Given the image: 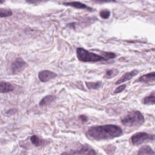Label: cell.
<instances>
[{
    "label": "cell",
    "instance_id": "obj_18",
    "mask_svg": "<svg viewBox=\"0 0 155 155\" xmlns=\"http://www.w3.org/2000/svg\"><path fill=\"white\" fill-rule=\"evenodd\" d=\"M30 140L31 143L36 147H39L41 144V141L40 140L39 138L36 135H33L31 136V137Z\"/></svg>",
    "mask_w": 155,
    "mask_h": 155
},
{
    "label": "cell",
    "instance_id": "obj_10",
    "mask_svg": "<svg viewBox=\"0 0 155 155\" xmlns=\"http://www.w3.org/2000/svg\"><path fill=\"white\" fill-rule=\"evenodd\" d=\"M14 87L9 82L1 81L0 84V92L1 93H8L13 91Z\"/></svg>",
    "mask_w": 155,
    "mask_h": 155
},
{
    "label": "cell",
    "instance_id": "obj_23",
    "mask_svg": "<svg viewBox=\"0 0 155 155\" xmlns=\"http://www.w3.org/2000/svg\"><path fill=\"white\" fill-rule=\"evenodd\" d=\"M126 87H127V85L126 84H123V85L117 87L114 91V93H116H116H119L121 92V91H123L126 88Z\"/></svg>",
    "mask_w": 155,
    "mask_h": 155
},
{
    "label": "cell",
    "instance_id": "obj_15",
    "mask_svg": "<svg viewBox=\"0 0 155 155\" xmlns=\"http://www.w3.org/2000/svg\"><path fill=\"white\" fill-rule=\"evenodd\" d=\"M119 74L118 71L116 69H110L107 71L105 74L104 78L107 79H111L114 77H116Z\"/></svg>",
    "mask_w": 155,
    "mask_h": 155
},
{
    "label": "cell",
    "instance_id": "obj_14",
    "mask_svg": "<svg viewBox=\"0 0 155 155\" xmlns=\"http://www.w3.org/2000/svg\"><path fill=\"white\" fill-rule=\"evenodd\" d=\"M143 103L148 105L155 104V91H153L143 100Z\"/></svg>",
    "mask_w": 155,
    "mask_h": 155
},
{
    "label": "cell",
    "instance_id": "obj_5",
    "mask_svg": "<svg viewBox=\"0 0 155 155\" xmlns=\"http://www.w3.org/2000/svg\"><path fill=\"white\" fill-rule=\"evenodd\" d=\"M28 65L22 59L17 58L12 65V71L14 74H18L23 71Z\"/></svg>",
    "mask_w": 155,
    "mask_h": 155
},
{
    "label": "cell",
    "instance_id": "obj_11",
    "mask_svg": "<svg viewBox=\"0 0 155 155\" xmlns=\"http://www.w3.org/2000/svg\"><path fill=\"white\" fill-rule=\"evenodd\" d=\"M155 81V71L143 75L139 78L138 81L143 82H152Z\"/></svg>",
    "mask_w": 155,
    "mask_h": 155
},
{
    "label": "cell",
    "instance_id": "obj_6",
    "mask_svg": "<svg viewBox=\"0 0 155 155\" xmlns=\"http://www.w3.org/2000/svg\"><path fill=\"white\" fill-rule=\"evenodd\" d=\"M58 75L55 72L49 70H43L40 71L38 77L40 81L43 82H47L57 77Z\"/></svg>",
    "mask_w": 155,
    "mask_h": 155
},
{
    "label": "cell",
    "instance_id": "obj_25",
    "mask_svg": "<svg viewBox=\"0 0 155 155\" xmlns=\"http://www.w3.org/2000/svg\"><path fill=\"white\" fill-rule=\"evenodd\" d=\"M1 1V3L2 4L3 2H5V0H0Z\"/></svg>",
    "mask_w": 155,
    "mask_h": 155
},
{
    "label": "cell",
    "instance_id": "obj_3",
    "mask_svg": "<svg viewBox=\"0 0 155 155\" xmlns=\"http://www.w3.org/2000/svg\"><path fill=\"white\" fill-rule=\"evenodd\" d=\"M76 52L77 58L79 60L83 62H97L107 60V59L102 56L90 52L82 48H78Z\"/></svg>",
    "mask_w": 155,
    "mask_h": 155
},
{
    "label": "cell",
    "instance_id": "obj_4",
    "mask_svg": "<svg viewBox=\"0 0 155 155\" xmlns=\"http://www.w3.org/2000/svg\"><path fill=\"white\" fill-rule=\"evenodd\" d=\"M131 140L133 145L138 146L148 140H155V135L146 132H137L131 137Z\"/></svg>",
    "mask_w": 155,
    "mask_h": 155
},
{
    "label": "cell",
    "instance_id": "obj_24",
    "mask_svg": "<svg viewBox=\"0 0 155 155\" xmlns=\"http://www.w3.org/2000/svg\"><path fill=\"white\" fill-rule=\"evenodd\" d=\"M79 120L82 122H84V123H85V122H87V116H85L84 115H81L79 117H78Z\"/></svg>",
    "mask_w": 155,
    "mask_h": 155
},
{
    "label": "cell",
    "instance_id": "obj_21",
    "mask_svg": "<svg viewBox=\"0 0 155 155\" xmlns=\"http://www.w3.org/2000/svg\"><path fill=\"white\" fill-rule=\"evenodd\" d=\"M49 0H26V2L30 4H40L48 1Z\"/></svg>",
    "mask_w": 155,
    "mask_h": 155
},
{
    "label": "cell",
    "instance_id": "obj_8",
    "mask_svg": "<svg viewBox=\"0 0 155 155\" xmlns=\"http://www.w3.org/2000/svg\"><path fill=\"white\" fill-rule=\"evenodd\" d=\"M139 73V71H138L137 70H134L130 72H127V73H125L121 77V78L116 82V85H118V84H121V83L125 82V81L130 80L133 77L137 75Z\"/></svg>",
    "mask_w": 155,
    "mask_h": 155
},
{
    "label": "cell",
    "instance_id": "obj_20",
    "mask_svg": "<svg viewBox=\"0 0 155 155\" xmlns=\"http://www.w3.org/2000/svg\"><path fill=\"white\" fill-rule=\"evenodd\" d=\"M101 55L102 57H104L107 59H113L116 58V55L114 53L112 52H105V51H102L101 52Z\"/></svg>",
    "mask_w": 155,
    "mask_h": 155
},
{
    "label": "cell",
    "instance_id": "obj_17",
    "mask_svg": "<svg viewBox=\"0 0 155 155\" xmlns=\"http://www.w3.org/2000/svg\"><path fill=\"white\" fill-rule=\"evenodd\" d=\"M13 13L11 10L9 9L1 8L0 10V15L1 18H6V17H9L12 16Z\"/></svg>",
    "mask_w": 155,
    "mask_h": 155
},
{
    "label": "cell",
    "instance_id": "obj_12",
    "mask_svg": "<svg viewBox=\"0 0 155 155\" xmlns=\"http://www.w3.org/2000/svg\"><path fill=\"white\" fill-rule=\"evenodd\" d=\"M55 99L54 96L52 95H48L41 100L40 102L39 105L41 107H44V106L49 105L55 100Z\"/></svg>",
    "mask_w": 155,
    "mask_h": 155
},
{
    "label": "cell",
    "instance_id": "obj_1",
    "mask_svg": "<svg viewBox=\"0 0 155 155\" xmlns=\"http://www.w3.org/2000/svg\"><path fill=\"white\" fill-rule=\"evenodd\" d=\"M123 133L120 127L114 125H106L93 127L89 129L88 137L97 140L112 139L120 137Z\"/></svg>",
    "mask_w": 155,
    "mask_h": 155
},
{
    "label": "cell",
    "instance_id": "obj_13",
    "mask_svg": "<svg viewBox=\"0 0 155 155\" xmlns=\"http://www.w3.org/2000/svg\"><path fill=\"white\" fill-rule=\"evenodd\" d=\"M138 154V155H154L155 153L150 147L147 146H144L141 147Z\"/></svg>",
    "mask_w": 155,
    "mask_h": 155
},
{
    "label": "cell",
    "instance_id": "obj_19",
    "mask_svg": "<svg viewBox=\"0 0 155 155\" xmlns=\"http://www.w3.org/2000/svg\"><path fill=\"white\" fill-rule=\"evenodd\" d=\"M110 12L107 9L102 10L100 12V16L101 18L104 19L108 18L110 16Z\"/></svg>",
    "mask_w": 155,
    "mask_h": 155
},
{
    "label": "cell",
    "instance_id": "obj_9",
    "mask_svg": "<svg viewBox=\"0 0 155 155\" xmlns=\"http://www.w3.org/2000/svg\"><path fill=\"white\" fill-rule=\"evenodd\" d=\"M63 5L66 6H70L73 7L77 9H87L91 11L92 9L90 7H88L85 4L78 2H64L62 3Z\"/></svg>",
    "mask_w": 155,
    "mask_h": 155
},
{
    "label": "cell",
    "instance_id": "obj_16",
    "mask_svg": "<svg viewBox=\"0 0 155 155\" xmlns=\"http://www.w3.org/2000/svg\"><path fill=\"white\" fill-rule=\"evenodd\" d=\"M86 85L89 89H98L101 85L100 81L97 82H86Z\"/></svg>",
    "mask_w": 155,
    "mask_h": 155
},
{
    "label": "cell",
    "instance_id": "obj_2",
    "mask_svg": "<svg viewBox=\"0 0 155 155\" xmlns=\"http://www.w3.org/2000/svg\"><path fill=\"white\" fill-rule=\"evenodd\" d=\"M144 122V117L141 112L134 110L129 112L121 119V123L127 127H137L142 125Z\"/></svg>",
    "mask_w": 155,
    "mask_h": 155
},
{
    "label": "cell",
    "instance_id": "obj_7",
    "mask_svg": "<svg viewBox=\"0 0 155 155\" xmlns=\"http://www.w3.org/2000/svg\"><path fill=\"white\" fill-rule=\"evenodd\" d=\"M62 154H86V155H95L97 154L95 150L88 145L83 146L80 149L69 153H63Z\"/></svg>",
    "mask_w": 155,
    "mask_h": 155
},
{
    "label": "cell",
    "instance_id": "obj_22",
    "mask_svg": "<svg viewBox=\"0 0 155 155\" xmlns=\"http://www.w3.org/2000/svg\"><path fill=\"white\" fill-rule=\"evenodd\" d=\"M94 3L98 4H102L104 3H109V2H115L116 0H91Z\"/></svg>",
    "mask_w": 155,
    "mask_h": 155
}]
</instances>
